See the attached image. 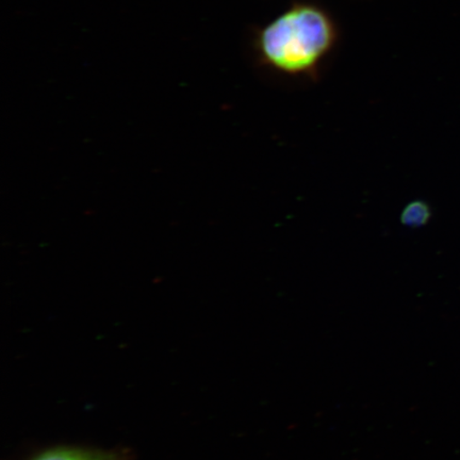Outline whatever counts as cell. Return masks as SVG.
<instances>
[{
  "instance_id": "3957f363",
  "label": "cell",
  "mask_w": 460,
  "mask_h": 460,
  "mask_svg": "<svg viewBox=\"0 0 460 460\" xmlns=\"http://www.w3.org/2000/svg\"><path fill=\"white\" fill-rule=\"evenodd\" d=\"M431 217L430 207L422 200L412 201L408 204L402 214V223L410 227H422L427 226Z\"/></svg>"
},
{
  "instance_id": "6da1fadb",
  "label": "cell",
  "mask_w": 460,
  "mask_h": 460,
  "mask_svg": "<svg viewBox=\"0 0 460 460\" xmlns=\"http://www.w3.org/2000/svg\"><path fill=\"white\" fill-rule=\"evenodd\" d=\"M338 28L324 9L296 4L258 32L256 50L264 66L291 76H310L332 53Z\"/></svg>"
},
{
  "instance_id": "7a4b0ae2",
  "label": "cell",
  "mask_w": 460,
  "mask_h": 460,
  "mask_svg": "<svg viewBox=\"0 0 460 460\" xmlns=\"http://www.w3.org/2000/svg\"><path fill=\"white\" fill-rule=\"evenodd\" d=\"M32 460H122L119 454L76 447H58L40 453Z\"/></svg>"
}]
</instances>
